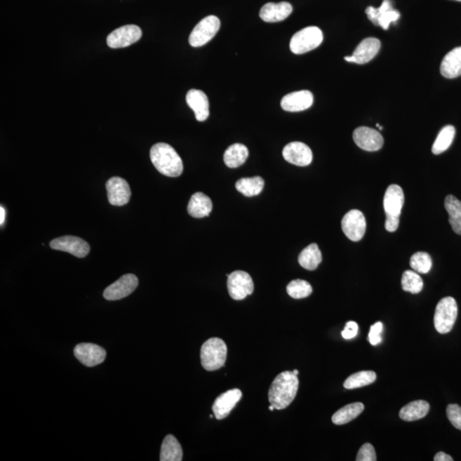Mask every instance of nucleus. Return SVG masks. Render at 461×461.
<instances>
[{
	"instance_id": "nucleus-18",
	"label": "nucleus",
	"mask_w": 461,
	"mask_h": 461,
	"mask_svg": "<svg viewBox=\"0 0 461 461\" xmlns=\"http://www.w3.org/2000/svg\"><path fill=\"white\" fill-rule=\"evenodd\" d=\"M313 93L309 91L302 90L290 93L282 98L281 108L288 112H300L312 106Z\"/></svg>"
},
{
	"instance_id": "nucleus-21",
	"label": "nucleus",
	"mask_w": 461,
	"mask_h": 461,
	"mask_svg": "<svg viewBox=\"0 0 461 461\" xmlns=\"http://www.w3.org/2000/svg\"><path fill=\"white\" fill-rule=\"evenodd\" d=\"M293 7L288 2L267 3L260 11V18L266 22H279L293 13Z\"/></svg>"
},
{
	"instance_id": "nucleus-14",
	"label": "nucleus",
	"mask_w": 461,
	"mask_h": 461,
	"mask_svg": "<svg viewBox=\"0 0 461 461\" xmlns=\"http://www.w3.org/2000/svg\"><path fill=\"white\" fill-rule=\"evenodd\" d=\"M74 356L77 360L88 368H93L105 361L106 352L102 347L94 344H80L74 349Z\"/></svg>"
},
{
	"instance_id": "nucleus-15",
	"label": "nucleus",
	"mask_w": 461,
	"mask_h": 461,
	"mask_svg": "<svg viewBox=\"0 0 461 461\" xmlns=\"http://www.w3.org/2000/svg\"><path fill=\"white\" fill-rule=\"evenodd\" d=\"M283 156L286 161L295 166L305 167L312 163L311 149L302 142H291L283 148Z\"/></svg>"
},
{
	"instance_id": "nucleus-26",
	"label": "nucleus",
	"mask_w": 461,
	"mask_h": 461,
	"mask_svg": "<svg viewBox=\"0 0 461 461\" xmlns=\"http://www.w3.org/2000/svg\"><path fill=\"white\" fill-rule=\"evenodd\" d=\"M249 151L246 145L234 144L227 149L224 154V163L228 168H236L246 163Z\"/></svg>"
},
{
	"instance_id": "nucleus-10",
	"label": "nucleus",
	"mask_w": 461,
	"mask_h": 461,
	"mask_svg": "<svg viewBox=\"0 0 461 461\" xmlns=\"http://www.w3.org/2000/svg\"><path fill=\"white\" fill-rule=\"evenodd\" d=\"M142 37V30L137 25H126L114 30L107 37V45L110 48H124L135 44Z\"/></svg>"
},
{
	"instance_id": "nucleus-12",
	"label": "nucleus",
	"mask_w": 461,
	"mask_h": 461,
	"mask_svg": "<svg viewBox=\"0 0 461 461\" xmlns=\"http://www.w3.org/2000/svg\"><path fill=\"white\" fill-rule=\"evenodd\" d=\"M51 249L68 252L78 258H84L89 254L90 246L85 240L74 236H64L50 243Z\"/></svg>"
},
{
	"instance_id": "nucleus-4",
	"label": "nucleus",
	"mask_w": 461,
	"mask_h": 461,
	"mask_svg": "<svg viewBox=\"0 0 461 461\" xmlns=\"http://www.w3.org/2000/svg\"><path fill=\"white\" fill-rule=\"evenodd\" d=\"M458 316V306L455 298L447 297L436 305L434 315L435 328L441 334L450 333Z\"/></svg>"
},
{
	"instance_id": "nucleus-24",
	"label": "nucleus",
	"mask_w": 461,
	"mask_h": 461,
	"mask_svg": "<svg viewBox=\"0 0 461 461\" xmlns=\"http://www.w3.org/2000/svg\"><path fill=\"white\" fill-rule=\"evenodd\" d=\"M213 208L212 201L202 192H196L189 201L187 211L194 218H203L210 215Z\"/></svg>"
},
{
	"instance_id": "nucleus-46",
	"label": "nucleus",
	"mask_w": 461,
	"mask_h": 461,
	"mask_svg": "<svg viewBox=\"0 0 461 461\" xmlns=\"http://www.w3.org/2000/svg\"><path fill=\"white\" fill-rule=\"evenodd\" d=\"M457 1H461V0H457Z\"/></svg>"
},
{
	"instance_id": "nucleus-11",
	"label": "nucleus",
	"mask_w": 461,
	"mask_h": 461,
	"mask_svg": "<svg viewBox=\"0 0 461 461\" xmlns=\"http://www.w3.org/2000/svg\"><path fill=\"white\" fill-rule=\"evenodd\" d=\"M139 285V279L135 274H125L104 291V298L108 301L121 300L135 291Z\"/></svg>"
},
{
	"instance_id": "nucleus-22",
	"label": "nucleus",
	"mask_w": 461,
	"mask_h": 461,
	"mask_svg": "<svg viewBox=\"0 0 461 461\" xmlns=\"http://www.w3.org/2000/svg\"><path fill=\"white\" fill-rule=\"evenodd\" d=\"M381 42L376 38H366L362 41L354 50L352 56L356 59V64L365 65L373 60L380 51Z\"/></svg>"
},
{
	"instance_id": "nucleus-13",
	"label": "nucleus",
	"mask_w": 461,
	"mask_h": 461,
	"mask_svg": "<svg viewBox=\"0 0 461 461\" xmlns=\"http://www.w3.org/2000/svg\"><path fill=\"white\" fill-rule=\"evenodd\" d=\"M353 140L358 147L366 152H377L383 147L384 138L377 130L360 127L354 130Z\"/></svg>"
},
{
	"instance_id": "nucleus-6",
	"label": "nucleus",
	"mask_w": 461,
	"mask_h": 461,
	"mask_svg": "<svg viewBox=\"0 0 461 461\" xmlns=\"http://www.w3.org/2000/svg\"><path fill=\"white\" fill-rule=\"evenodd\" d=\"M220 27V19L215 15H208L201 20L193 29L189 37V43L192 47L206 45L218 33Z\"/></svg>"
},
{
	"instance_id": "nucleus-31",
	"label": "nucleus",
	"mask_w": 461,
	"mask_h": 461,
	"mask_svg": "<svg viewBox=\"0 0 461 461\" xmlns=\"http://www.w3.org/2000/svg\"><path fill=\"white\" fill-rule=\"evenodd\" d=\"M264 186H265V182L260 176L240 179L235 185L237 191L246 196L259 195L262 192Z\"/></svg>"
},
{
	"instance_id": "nucleus-34",
	"label": "nucleus",
	"mask_w": 461,
	"mask_h": 461,
	"mask_svg": "<svg viewBox=\"0 0 461 461\" xmlns=\"http://www.w3.org/2000/svg\"><path fill=\"white\" fill-rule=\"evenodd\" d=\"M401 287L407 293L412 294L420 293L423 290V279L415 271H405L403 278H401Z\"/></svg>"
},
{
	"instance_id": "nucleus-1",
	"label": "nucleus",
	"mask_w": 461,
	"mask_h": 461,
	"mask_svg": "<svg viewBox=\"0 0 461 461\" xmlns=\"http://www.w3.org/2000/svg\"><path fill=\"white\" fill-rule=\"evenodd\" d=\"M299 387L298 375L286 371L279 374L272 383L269 392V403L275 409H285L293 403Z\"/></svg>"
},
{
	"instance_id": "nucleus-30",
	"label": "nucleus",
	"mask_w": 461,
	"mask_h": 461,
	"mask_svg": "<svg viewBox=\"0 0 461 461\" xmlns=\"http://www.w3.org/2000/svg\"><path fill=\"white\" fill-rule=\"evenodd\" d=\"M445 208L449 215V224L455 234L461 235V202L455 196L448 195L445 199Z\"/></svg>"
},
{
	"instance_id": "nucleus-25",
	"label": "nucleus",
	"mask_w": 461,
	"mask_h": 461,
	"mask_svg": "<svg viewBox=\"0 0 461 461\" xmlns=\"http://www.w3.org/2000/svg\"><path fill=\"white\" fill-rule=\"evenodd\" d=\"M429 404L427 401L420 400L412 401L401 409L399 416L404 421H416L423 419L428 415Z\"/></svg>"
},
{
	"instance_id": "nucleus-8",
	"label": "nucleus",
	"mask_w": 461,
	"mask_h": 461,
	"mask_svg": "<svg viewBox=\"0 0 461 461\" xmlns=\"http://www.w3.org/2000/svg\"><path fill=\"white\" fill-rule=\"evenodd\" d=\"M366 14L374 25L380 26L385 30H387L391 23L396 22L401 17L399 11L393 9L392 0H384L378 8H366Z\"/></svg>"
},
{
	"instance_id": "nucleus-7",
	"label": "nucleus",
	"mask_w": 461,
	"mask_h": 461,
	"mask_svg": "<svg viewBox=\"0 0 461 461\" xmlns=\"http://www.w3.org/2000/svg\"><path fill=\"white\" fill-rule=\"evenodd\" d=\"M227 289L234 300L240 301L253 293L254 283L246 272L234 271L228 275Z\"/></svg>"
},
{
	"instance_id": "nucleus-36",
	"label": "nucleus",
	"mask_w": 461,
	"mask_h": 461,
	"mask_svg": "<svg viewBox=\"0 0 461 461\" xmlns=\"http://www.w3.org/2000/svg\"><path fill=\"white\" fill-rule=\"evenodd\" d=\"M410 266L419 274H428L432 269L431 256L425 252H417L410 260Z\"/></svg>"
},
{
	"instance_id": "nucleus-3",
	"label": "nucleus",
	"mask_w": 461,
	"mask_h": 461,
	"mask_svg": "<svg viewBox=\"0 0 461 461\" xmlns=\"http://www.w3.org/2000/svg\"><path fill=\"white\" fill-rule=\"evenodd\" d=\"M226 342L218 338H212L204 342L201 348V364L207 371H216L222 368L227 360Z\"/></svg>"
},
{
	"instance_id": "nucleus-28",
	"label": "nucleus",
	"mask_w": 461,
	"mask_h": 461,
	"mask_svg": "<svg viewBox=\"0 0 461 461\" xmlns=\"http://www.w3.org/2000/svg\"><path fill=\"white\" fill-rule=\"evenodd\" d=\"M322 262V254L316 243H311L298 256V262L303 269L313 271Z\"/></svg>"
},
{
	"instance_id": "nucleus-45",
	"label": "nucleus",
	"mask_w": 461,
	"mask_h": 461,
	"mask_svg": "<svg viewBox=\"0 0 461 461\" xmlns=\"http://www.w3.org/2000/svg\"><path fill=\"white\" fill-rule=\"evenodd\" d=\"M274 409H275L274 407H273V406L270 405V407H269L270 411H274Z\"/></svg>"
},
{
	"instance_id": "nucleus-29",
	"label": "nucleus",
	"mask_w": 461,
	"mask_h": 461,
	"mask_svg": "<svg viewBox=\"0 0 461 461\" xmlns=\"http://www.w3.org/2000/svg\"><path fill=\"white\" fill-rule=\"evenodd\" d=\"M365 407L363 403H354L345 406L344 408L338 410L332 417L333 424L342 425L348 424L363 412Z\"/></svg>"
},
{
	"instance_id": "nucleus-19",
	"label": "nucleus",
	"mask_w": 461,
	"mask_h": 461,
	"mask_svg": "<svg viewBox=\"0 0 461 461\" xmlns=\"http://www.w3.org/2000/svg\"><path fill=\"white\" fill-rule=\"evenodd\" d=\"M404 204V193L398 185H392L386 190L384 208L386 218H400Z\"/></svg>"
},
{
	"instance_id": "nucleus-32",
	"label": "nucleus",
	"mask_w": 461,
	"mask_h": 461,
	"mask_svg": "<svg viewBox=\"0 0 461 461\" xmlns=\"http://www.w3.org/2000/svg\"><path fill=\"white\" fill-rule=\"evenodd\" d=\"M455 136V128L454 126L448 125L441 130L437 135L434 144L432 145V153L439 155L450 147Z\"/></svg>"
},
{
	"instance_id": "nucleus-38",
	"label": "nucleus",
	"mask_w": 461,
	"mask_h": 461,
	"mask_svg": "<svg viewBox=\"0 0 461 461\" xmlns=\"http://www.w3.org/2000/svg\"><path fill=\"white\" fill-rule=\"evenodd\" d=\"M375 449L371 443H365L359 450L356 461H376Z\"/></svg>"
},
{
	"instance_id": "nucleus-33",
	"label": "nucleus",
	"mask_w": 461,
	"mask_h": 461,
	"mask_svg": "<svg viewBox=\"0 0 461 461\" xmlns=\"http://www.w3.org/2000/svg\"><path fill=\"white\" fill-rule=\"evenodd\" d=\"M377 380V374L373 371H361L352 374L345 381L346 389H354L372 385Z\"/></svg>"
},
{
	"instance_id": "nucleus-39",
	"label": "nucleus",
	"mask_w": 461,
	"mask_h": 461,
	"mask_svg": "<svg viewBox=\"0 0 461 461\" xmlns=\"http://www.w3.org/2000/svg\"><path fill=\"white\" fill-rule=\"evenodd\" d=\"M384 326L382 322H377L371 326L368 334V340L372 345H378L382 342L381 334L383 333Z\"/></svg>"
},
{
	"instance_id": "nucleus-27",
	"label": "nucleus",
	"mask_w": 461,
	"mask_h": 461,
	"mask_svg": "<svg viewBox=\"0 0 461 461\" xmlns=\"http://www.w3.org/2000/svg\"><path fill=\"white\" fill-rule=\"evenodd\" d=\"M183 459V451L178 440L172 435L165 437L161 444V461H181Z\"/></svg>"
},
{
	"instance_id": "nucleus-44",
	"label": "nucleus",
	"mask_w": 461,
	"mask_h": 461,
	"mask_svg": "<svg viewBox=\"0 0 461 461\" xmlns=\"http://www.w3.org/2000/svg\"><path fill=\"white\" fill-rule=\"evenodd\" d=\"M293 372L294 374H295V375H298L299 372L298 371V370H293Z\"/></svg>"
},
{
	"instance_id": "nucleus-23",
	"label": "nucleus",
	"mask_w": 461,
	"mask_h": 461,
	"mask_svg": "<svg viewBox=\"0 0 461 461\" xmlns=\"http://www.w3.org/2000/svg\"><path fill=\"white\" fill-rule=\"evenodd\" d=\"M440 71L442 76L448 79L461 76V46L449 51L443 58Z\"/></svg>"
},
{
	"instance_id": "nucleus-43",
	"label": "nucleus",
	"mask_w": 461,
	"mask_h": 461,
	"mask_svg": "<svg viewBox=\"0 0 461 461\" xmlns=\"http://www.w3.org/2000/svg\"><path fill=\"white\" fill-rule=\"evenodd\" d=\"M5 220H6V211L5 208L1 206L0 208V224H1V226H3V224L5 223Z\"/></svg>"
},
{
	"instance_id": "nucleus-41",
	"label": "nucleus",
	"mask_w": 461,
	"mask_h": 461,
	"mask_svg": "<svg viewBox=\"0 0 461 461\" xmlns=\"http://www.w3.org/2000/svg\"><path fill=\"white\" fill-rule=\"evenodd\" d=\"M400 218H386L385 229L389 232H396L399 227Z\"/></svg>"
},
{
	"instance_id": "nucleus-5",
	"label": "nucleus",
	"mask_w": 461,
	"mask_h": 461,
	"mask_svg": "<svg viewBox=\"0 0 461 461\" xmlns=\"http://www.w3.org/2000/svg\"><path fill=\"white\" fill-rule=\"evenodd\" d=\"M323 41L322 31L317 27H307L293 35L290 49L294 54H305L316 49Z\"/></svg>"
},
{
	"instance_id": "nucleus-40",
	"label": "nucleus",
	"mask_w": 461,
	"mask_h": 461,
	"mask_svg": "<svg viewBox=\"0 0 461 461\" xmlns=\"http://www.w3.org/2000/svg\"><path fill=\"white\" fill-rule=\"evenodd\" d=\"M358 330L357 323L354 321L347 322L345 329L342 332V336L345 340H352V338L356 337Z\"/></svg>"
},
{
	"instance_id": "nucleus-9",
	"label": "nucleus",
	"mask_w": 461,
	"mask_h": 461,
	"mask_svg": "<svg viewBox=\"0 0 461 461\" xmlns=\"http://www.w3.org/2000/svg\"><path fill=\"white\" fill-rule=\"evenodd\" d=\"M342 229L346 237L352 241H360L364 237L366 229L363 213L358 210H352L347 213L342 220Z\"/></svg>"
},
{
	"instance_id": "nucleus-37",
	"label": "nucleus",
	"mask_w": 461,
	"mask_h": 461,
	"mask_svg": "<svg viewBox=\"0 0 461 461\" xmlns=\"http://www.w3.org/2000/svg\"><path fill=\"white\" fill-rule=\"evenodd\" d=\"M447 416L451 424L461 431V407L457 404H450L447 408Z\"/></svg>"
},
{
	"instance_id": "nucleus-17",
	"label": "nucleus",
	"mask_w": 461,
	"mask_h": 461,
	"mask_svg": "<svg viewBox=\"0 0 461 461\" xmlns=\"http://www.w3.org/2000/svg\"><path fill=\"white\" fill-rule=\"evenodd\" d=\"M243 394L239 389H230L216 398L212 410L218 420H223L229 415L239 401L241 400Z\"/></svg>"
},
{
	"instance_id": "nucleus-16",
	"label": "nucleus",
	"mask_w": 461,
	"mask_h": 461,
	"mask_svg": "<svg viewBox=\"0 0 461 461\" xmlns=\"http://www.w3.org/2000/svg\"><path fill=\"white\" fill-rule=\"evenodd\" d=\"M108 200L114 206H123L129 202L131 198V189L124 179L120 177H113L106 183Z\"/></svg>"
},
{
	"instance_id": "nucleus-2",
	"label": "nucleus",
	"mask_w": 461,
	"mask_h": 461,
	"mask_svg": "<svg viewBox=\"0 0 461 461\" xmlns=\"http://www.w3.org/2000/svg\"><path fill=\"white\" fill-rule=\"evenodd\" d=\"M149 157L161 175L179 177L183 173V161L171 145L165 143L154 145L149 152Z\"/></svg>"
},
{
	"instance_id": "nucleus-42",
	"label": "nucleus",
	"mask_w": 461,
	"mask_h": 461,
	"mask_svg": "<svg viewBox=\"0 0 461 461\" xmlns=\"http://www.w3.org/2000/svg\"><path fill=\"white\" fill-rule=\"evenodd\" d=\"M435 461H453L454 459L450 455L445 454L443 452L437 453L434 457Z\"/></svg>"
},
{
	"instance_id": "nucleus-20",
	"label": "nucleus",
	"mask_w": 461,
	"mask_h": 461,
	"mask_svg": "<svg viewBox=\"0 0 461 461\" xmlns=\"http://www.w3.org/2000/svg\"><path fill=\"white\" fill-rule=\"evenodd\" d=\"M186 100L189 107L195 114L196 119L204 121L210 116V102L203 91L192 89L188 91Z\"/></svg>"
},
{
	"instance_id": "nucleus-35",
	"label": "nucleus",
	"mask_w": 461,
	"mask_h": 461,
	"mask_svg": "<svg viewBox=\"0 0 461 461\" xmlns=\"http://www.w3.org/2000/svg\"><path fill=\"white\" fill-rule=\"evenodd\" d=\"M287 293L294 299H302L309 297L313 293L312 286L309 282L302 279H295L286 287Z\"/></svg>"
}]
</instances>
